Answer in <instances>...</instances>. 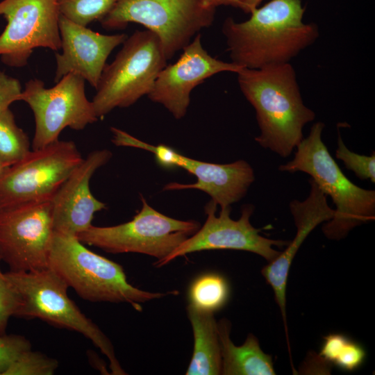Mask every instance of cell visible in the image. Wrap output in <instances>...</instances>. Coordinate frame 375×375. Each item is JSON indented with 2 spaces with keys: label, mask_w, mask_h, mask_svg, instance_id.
<instances>
[{
  "label": "cell",
  "mask_w": 375,
  "mask_h": 375,
  "mask_svg": "<svg viewBox=\"0 0 375 375\" xmlns=\"http://www.w3.org/2000/svg\"><path fill=\"white\" fill-rule=\"evenodd\" d=\"M304 12L301 0H271L244 22L226 18L222 31L232 62L249 69L290 62L319 36L317 24L303 22Z\"/></svg>",
  "instance_id": "obj_1"
},
{
  "label": "cell",
  "mask_w": 375,
  "mask_h": 375,
  "mask_svg": "<svg viewBox=\"0 0 375 375\" xmlns=\"http://www.w3.org/2000/svg\"><path fill=\"white\" fill-rule=\"evenodd\" d=\"M242 94L256 111L260 133L255 141L287 158L303 140V128L315 118L303 103L294 67L290 62L238 73Z\"/></svg>",
  "instance_id": "obj_2"
},
{
  "label": "cell",
  "mask_w": 375,
  "mask_h": 375,
  "mask_svg": "<svg viewBox=\"0 0 375 375\" xmlns=\"http://www.w3.org/2000/svg\"><path fill=\"white\" fill-rule=\"evenodd\" d=\"M324 128V123H315L308 135L297 146L294 158L278 169L308 174L331 197L335 212L323 225L322 231L327 238L339 240L353 228L374 220L375 191L356 185L344 174L322 140Z\"/></svg>",
  "instance_id": "obj_3"
},
{
  "label": "cell",
  "mask_w": 375,
  "mask_h": 375,
  "mask_svg": "<svg viewBox=\"0 0 375 375\" xmlns=\"http://www.w3.org/2000/svg\"><path fill=\"white\" fill-rule=\"evenodd\" d=\"M49 267L80 297L92 302L127 303L142 311V303L178 294L176 290L153 292L134 287L120 265L89 250L76 237L55 231Z\"/></svg>",
  "instance_id": "obj_4"
},
{
  "label": "cell",
  "mask_w": 375,
  "mask_h": 375,
  "mask_svg": "<svg viewBox=\"0 0 375 375\" xmlns=\"http://www.w3.org/2000/svg\"><path fill=\"white\" fill-rule=\"evenodd\" d=\"M167 58L158 37L149 30L127 37L114 60L106 64L92 101L102 118L116 108H127L148 95Z\"/></svg>",
  "instance_id": "obj_5"
},
{
  "label": "cell",
  "mask_w": 375,
  "mask_h": 375,
  "mask_svg": "<svg viewBox=\"0 0 375 375\" xmlns=\"http://www.w3.org/2000/svg\"><path fill=\"white\" fill-rule=\"evenodd\" d=\"M6 273L22 299L17 317L38 318L83 335L108 358L112 374H126L116 358L110 340L68 297L69 287L56 272L48 267L35 272Z\"/></svg>",
  "instance_id": "obj_6"
},
{
  "label": "cell",
  "mask_w": 375,
  "mask_h": 375,
  "mask_svg": "<svg viewBox=\"0 0 375 375\" xmlns=\"http://www.w3.org/2000/svg\"><path fill=\"white\" fill-rule=\"evenodd\" d=\"M215 14V9L205 7L202 0H117L100 22L106 29L142 25L158 37L169 60L211 26Z\"/></svg>",
  "instance_id": "obj_7"
},
{
  "label": "cell",
  "mask_w": 375,
  "mask_h": 375,
  "mask_svg": "<svg viewBox=\"0 0 375 375\" xmlns=\"http://www.w3.org/2000/svg\"><path fill=\"white\" fill-rule=\"evenodd\" d=\"M142 208L133 219L112 226H90L77 238L110 253H138L159 262L200 228L194 220L169 217L153 208L140 194Z\"/></svg>",
  "instance_id": "obj_8"
},
{
  "label": "cell",
  "mask_w": 375,
  "mask_h": 375,
  "mask_svg": "<svg viewBox=\"0 0 375 375\" xmlns=\"http://www.w3.org/2000/svg\"><path fill=\"white\" fill-rule=\"evenodd\" d=\"M83 160L72 141L58 140L31 151L22 160L3 169L0 177V210L51 201Z\"/></svg>",
  "instance_id": "obj_9"
},
{
  "label": "cell",
  "mask_w": 375,
  "mask_h": 375,
  "mask_svg": "<svg viewBox=\"0 0 375 375\" xmlns=\"http://www.w3.org/2000/svg\"><path fill=\"white\" fill-rule=\"evenodd\" d=\"M85 82L80 75L70 72L50 88L38 78L26 83L19 101L26 102L33 112V150L58 141L67 127L81 131L98 120L92 101L86 97Z\"/></svg>",
  "instance_id": "obj_10"
},
{
  "label": "cell",
  "mask_w": 375,
  "mask_h": 375,
  "mask_svg": "<svg viewBox=\"0 0 375 375\" xmlns=\"http://www.w3.org/2000/svg\"><path fill=\"white\" fill-rule=\"evenodd\" d=\"M0 16L7 24L0 35V59L22 67L36 48L61 49L58 0H2Z\"/></svg>",
  "instance_id": "obj_11"
},
{
  "label": "cell",
  "mask_w": 375,
  "mask_h": 375,
  "mask_svg": "<svg viewBox=\"0 0 375 375\" xmlns=\"http://www.w3.org/2000/svg\"><path fill=\"white\" fill-rule=\"evenodd\" d=\"M53 234L51 201L0 210V258L10 271L48 268Z\"/></svg>",
  "instance_id": "obj_12"
},
{
  "label": "cell",
  "mask_w": 375,
  "mask_h": 375,
  "mask_svg": "<svg viewBox=\"0 0 375 375\" xmlns=\"http://www.w3.org/2000/svg\"><path fill=\"white\" fill-rule=\"evenodd\" d=\"M217 204L212 199L205 206L206 220L202 227L179 244L164 260L155 262L156 267H162L175 258L201 251L232 249L251 252L260 256L268 262L274 260L281 251L274 247L287 246L288 242L272 240L259 234L260 229L252 226L250 218L254 206L246 204L242 207L239 219L231 218V206L222 208L216 215Z\"/></svg>",
  "instance_id": "obj_13"
},
{
  "label": "cell",
  "mask_w": 375,
  "mask_h": 375,
  "mask_svg": "<svg viewBox=\"0 0 375 375\" xmlns=\"http://www.w3.org/2000/svg\"><path fill=\"white\" fill-rule=\"evenodd\" d=\"M182 50L176 62L166 65L160 72L147 95L153 102L163 106L176 119L186 115L190 93L198 85L218 73L237 74L243 68L210 56L202 46L200 33Z\"/></svg>",
  "instance_id": "obj_14"
},
{
  "label": "cell",
  "mask_w": 375,
  "mask_h": 375,
  "mask_svg": "<svg viewBox=\"0 0 375 375\" xmlns=\"http://www.w3.org/2000/svg\"><path fill=\"white\" fill-rule=\"evenodd\" d=\"M111 157L108 149L93 151L66 179L51 201L55 231L77 238L92 225L94 213L106 208L92 194L90 181Z\"/></svg>",
  "instance_id": "obj_15"
},
{
  "label": "cell",
  "mask_w": 375,
  "mask_h": 375,
  "mask_svg": "<svg viewBox=\"0 0 375 375\" xmlns=\"http://www.w3.org/2000/svg\"><path fill=\"white\" fill-rule=\"evenodd\" d=\"M59 29L61 53H56L55 81L70 72L80 75L96 88L106 60L113 49L126 40L127 35H105L75 23L60 15Z\"/></svg>",
  "instance_id": "obj_16"
},
{
  "label": "cell",
  "mask_w": 375,
  "mask_h": 375,
  "mask_svg": "<svg viewBox=\"0 0 375 375\" xmlns=\"http://www.w3.org/2000/svg\"><path fill=\"white\" fill-rule=\"evenodd\" d=\"M310 192L303 201L292 200L290 210L294 219L297 232L287 248L272 261L265 266L261 274L274 293L276 301L281 310L285 326L288 345L290 344L286 319V288L291 264L303 242L320 224L328 222L335 210L327 202L326 195L311 178L308 181Z\"/></svg>",
  "instance_id": "obj_17"
},
{
  "label": "cell",
  "mask_w": 375,
  "mask_h": 375,
  "mask_svg": "<svg viewBox=\"0 0 375 375\" xmlns=\"http://www.w3.org/2000/svg\"><path fill=\"white\" fill-rule=\"evenodd\" d=\"M172 167L185 169L197 178L192 184L172 182L164 190L196 189L208 194L221 208L241 200L255 180L251 166L244 160L228 164L203 162L183 156L175 151Z\"/></svg>",
  "instance_id": "obj_18"
},
{
  "label": "cell",
  "mask_w": 375,
  "mask_h": 375,
  "mask_svg": "<svg viewBox=\"0 0 375 375\" xmlns=\"http://www.w3.org/2000/svg\"><path fill=\"white\" fill-rule=\"evenodd\" d=\"M223 375H275L273 360L260 348L258 340L249 333L245 342L236 346L231 340V322H217Z\"/></svg>",
  "instance_id": "obj_19"
},
{
  "label": "cell",
  "mask_w": 375,
  "mask_h": 375,
  "mask_svg": "<svg viewBox=\"0 0 375 375\" xmlns=\"http://www.w3.org/2000/svg\"><path fill=\"white\" fill-rule=\"evenodd\" d=\"M194 347L186 375H218L222 371V355L217 322L214 312L187 306Z\"/></svg>",
  "instance_id": "obj_20"
},
{
  "label": "cell",
  "mask_w": 375,
  "mask_h": 375,
  "mask_svg": "<svg viewBox=\"0 0 375 375\" xmlns=\"http://www.w3.org/2000/svg\"><path fill=\"white\" fill-rule=\"evenodd\" d=\"M229 291L228 283L223 276L205 273L194 278L190 285V304L199 310L215 312L226 303Z\"/></svg>",
  "instance_id": "obj_21"
},
{
  "label": "cell",
  "mask_w": 375,
  "mask_h": 375,
  "mask_svg": "<svg viewBox=\"0 0 375 375\" xmlns=\"http://www.w3.org/2000/svg\"><path fill=\"white\" fill-rule=\"evenodd\" d=\"M31 151L26 133L15 122L12 112H0V162L4 168L22 160Z\"/></svg>",
  "instance_id": "obj_22"
},
{
  "label": "cell",
  "mask_w": 375,
  "mask_h": 375,
  "mask_svg": "<svg viewBox=\"0 0 375 375\" xmlns=\"http://www.w3.org/2000/svg\"><path fill=\"white\" fill-rule=\"evenodd\" d=\"M117 0H58L60 15L78 24L88 26L101 21Z\"/></svg>",
  "instance_id": "obj_23"
},
{
  "label": "cell",
  "mask_w": 375,
  "mask_h": 375,
  "mask_svg": "<svg viewBox=\"0 0 375 375\" xmlns=\"http://www.w3.org/2000/svg\"><path fill=\"white\" fill-rule=\"evenodd\" d=\"M58 367L56 359L29 349L11 364L4 375H52Z\"/></svg>",
  "instance_id": "obj_24"
},
{
  "label": "cell",
  "mask_w": 375,
  "mask_h": 375,
  "mask_svg": "<svg viewBox=\"0 0 375 375\" xmlns=\"http://www.w3.org/2000/svg\"><path fill=\"white\" fill-rule=\"evenodd\" d=\"M337 159L343 162L345 167L352 171L361 180H370L375 183V154L360 155L350 151L344 144L338 133V148L335 151Z\"/></svg>",
  "instance_id": "obj_25"
},
{
  "label": "cell",
  "mask_w": 375,
  "mask_h": 375,
  "mask_svg": "<svg viewBox=\"0 0 375 375\" xmlns=\"http://www.w3.org/2000/svg\"><path fill=\"white\" fill-rule=\"evenodd\" d=\"M21 306L22 299L18 291L0 268V334L6 333L10 318L16 317Z\"/></svg>",
  "instance_id": "obj_26"
},
{
  "label": "cell",
  "mask_w": 375,
  "mask_h": 375,
  "mask_svg": "<svg viewBox=\"0 0 375 375\" xmlns=\"http://www.w3.org/2000/svg\"><path fill=\"white\" fill-rule=\"evenodd\" d=\"M31 349L30 341L17 334H0V375L24 352Z\"/></svg>",
  "instance_id": "obj_27"
},
{
  "label": "cell",
  "mask_w": 375,
  "mask_h": 375,
  "mask_svg": "<svg viewBox=\"0 0 375 375\" xmlns=\"http://www.w3.org/2000/svg\"><path fill=\"white\" fill-rule=\"evenodd\" d=\"M365 356V351L360 344L349 340L340 351L333 364L343 370L353 371L362 365Z\"/></svg>",
  "instance_id": "obj_28"
},
{
  "label": "cell",
  "mask_w": 375,
  "mask_h": 375,
  "mask_svg": "<svg viewBox=\"0 0 375 375\" xmlns=\"http://www.w3.org/2000/svg\"><path fill=\"white\" fill-rule=\"evenodd\" d=\"M22 91L19 81L0 70V112L9 108L17 101Z\"/></svg>",
  "instance_id": "obj_29"
},
{
  "label": "cell",
  "mask_w": 375,
  "mask_h": 375,
  "mask_svg": "<svg viewBox=\"0 0 375 375\" xmlns=\"http://www.w3.org/2000/svg\"><path fill=\"white\" fill-rule=\"evenodd\" d=\"M348 340L349 339L342 334H330L326 336L319 356L324 360L333 363Z\"/></svg>",
  "instance_id": "obj_30"
},
{
  "label": "cell",
  "mask_w": 375,
  "mask_h": 375,
  "mask_svg": "<svg viewBox=\"0 0 375 375\" xmlns=\"http://www.w3.org/2000/svg\"><path fill=\"white\" fill-rule=\"evenodd\" d=\"M205 7L216 9L219 6H231L240 8L242 0H202Z\"/></svg>",
  "instance_id": "obj_31"
},
{
  "label": "cell",
  "mask_w": 375,
  "mask_h": 375,
  "mask_svg": "<svg viewBox=\"0 0 375 375\" xmlns=\"http://www.w3.org/2000/svg\"><path fill=\"white\" fill-rule=\"evenodd\" d=\"M263 0H242L240 8L245 13L250 14L254 9L258 8Z\"/></svg>",
  "instance_id": "obj_32"
},
{
  "label": "cell",
  "mask_w": 375,
  "mask_h": 375,
  "mask_svg": "<svg viewBox=\"0 0 375 375\" xmlns=\"http://www.w3.org/2000/svg\"><path fill=\"white\" fill-rule=\"evenodd\" d=\"M4 169L5 168L2 166V165H1V163L0 162V177H1V174H2Z\"/></svg>",
  "instance_id": "obj_33"
}]
</instances>
